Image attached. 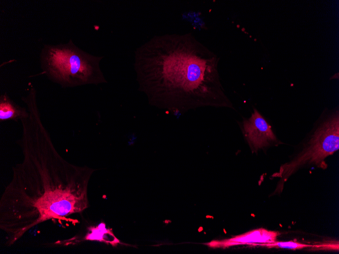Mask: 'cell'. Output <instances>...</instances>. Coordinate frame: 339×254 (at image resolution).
I'll return each mask as SVG.
<instances>
[{
	"label": "cell",
	"mask_w": 339,
	"mask_h": 254,
	"mask_svg": "<svg viewBox=\"0 0 339 254\" xmlns=\"http://www.w3.org/2000/svg\"><path fill=\"white\" fill-rule=\"evenodd\" d=\"M253 110L251 116L243 120L241 128L250 148L257 152L276 144L278 140L270 125L256 108Z\"/></svg>",
	"instance_id": "5b68a950"
},
{
	"label": "cell",
	"mask_w": 339,
	"mask_h": 254,
	"mask_svg": "<svg viewBox=\"0 0 339 254\" xmlns=\"http://www.w3.org/2000/svg\"><path fill=\"white\" fill-rule=\"evenodd\" d=\"M306 139L302 149L271 176L280 180L276 192H281L289 177L303 166L314 165L322 169L327 168L325 159L339 149L338 109L323 111Z\"/></svg>",
	"instance_id": "277c9868"
},
{
	"label": "cell",
	"mask_w": 339,
	"mask_h": 254,
	"mask_svg": "<svg viewBox=\"0 0 339 254\" xmlns=\"http://www.w3.org/2000/svg\"><path fill=\"white\" fill-rule=\"evenodd\" d=\"M21 99L29 112L20 121L22 159L13 167L0 198V229L7 246L38 225L50 220L61 224L86 209L88 183L95 170L72 164L58 153L41 120L37 92Z\"/></svg>",
	"instance_id": "6da1fadb"
},
{
	"label": "cell",
	"mask_w": 339,
	"mask_h": 254,
	"mask_svg": "<svg viewBox=\"0 0 339 254\" xmlns=\"http://www.w3.org/2000/svg\"><path fill=\"white\" fill-rule=\"evenodd\" d=\"M103 56L89 54L72 40L58 45H45L40 54L43 72L63 88L107 83L100 68Z\"/></svg>",
	"instance_id": "3957f363"
},
{
	"label": "cell",
	"mask_w": 339,
	"mask_h": 254,
	"mask_svg": "<svg viewBox=\"0 0 339 254\" xmlns=\"http://www.w3.org/2000/svg\"><path fill=\"white\" fill-rule=\"evenodd\" d=\"M29 112L26 107H22L14 102L6 93L0 96V121H21L26 118Z\"/></svg>",
	"instance_id": "52a82bcc"
},
{
	"label": "cell",
	"mask_w": 339,
	"mask_h": 254,
	"mask_svg": "<svg viewBox=\"0 0 339 254\" xmlns=\"http://www.w3.org/2000/svg\"><path fill=\"white\" fill-rule=\"evenodd\" d=\"M259 245L266 246L268 248H282L290 249H299L307 247H313L315 245H309L304 243H301L297 242L287 241V242H277L273 243L260 244Z\"/></svg>",
	"instance_id": "9c48e42d"
},
{
	"label": "cell",
	"mask_w": 339,
	"mask_h": 254,
	"mask_svg": "<svg viewBox=\"0 0 339 254\" xmlns=\"http://www.w3.org/2000/svg\"><path fill=\"white\" fill-rule=\"evenodd\" d=\"M83 239L99 241L113 246H117L121 243L120 240L114 235L112 229L106 228L104 223H101L97 226L89 227Z\"/></svg>",
	"instance_id": "ba28073f"
},
{
	"label": "cell",
	"mask_w": 339,
	"mask_h": 254,
	"mask_svg": "<svg viewBox=\"0 0 339 254\" xmlns=\"http://www.w3.org/2000/svg\"><path fill=\"white\" fill-rule=\"evenodd\" d=\"M279 233L264 229H259L221 242L219 245L227 247L241 244L270 243L276 241Z\"/></svg>",
	"instance_id": "8992f818"
},
{
	"label": "cell",
	"mask_w": 339,
	"mask_h": 254,
	"mask_svg": "<svg viewBox=\"0 0 339 254\" xmlns=\"http://www.w3.org/2000/svg\"><path fill=\"white\" fill-rule=\"evenodd\" d=\"M219 58L191 33L155 35L134 51L139 89L173 113L202 107L234 109L221 84Z\"/></svg>",
	"instance_id": "7a4b0ae2"
}]
</instances>
